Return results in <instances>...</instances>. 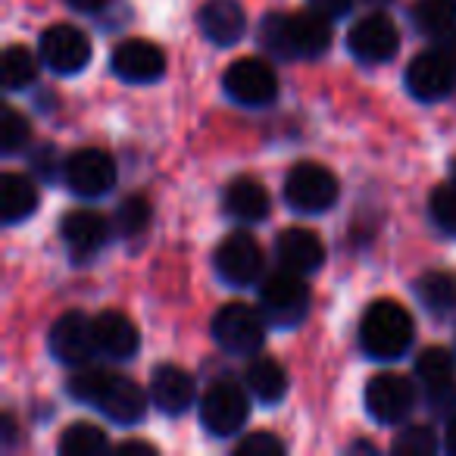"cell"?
I'll list each match as a JSON object with an SVG mask.
<instances>
[{
	"instance_id": "cell-1",
	"label": "cell",
	"mask_w": 456,
	"mask_h": 456,
	"mask_svg": "<svg viewBox=\"0 0 456 456\" xmlns=\"http://www.w3.org/2000/svg\"><path fill=\"white\" fill-rule=\"evenodd\" d=\"M331 20L316 10L306 13H266L260 22V45L281 60H316L331 47Z\"/></svg>"
},
{
	"instance_id": "cell-2",
	"label": "cell",
	"mask_w": 456,
	"mask_h": 456,
	"mask_svg": "<svg viewBox=\"0 0 456 456\" xmlns=\"http://www.w3.org/2000/svg\"><path fill=\"white\" fill-rule=\"evenodd\" d=\"M412 338H416V322L397 300L385 297L366 306L360 319V347L366 356L381 362L400 360L410 350Z\"/></svg>"
},
{
	"instance_id": "cell-3",
	"label": "cell",
	"mask_w": 456,
	"mask_h": 456,
	"mask_svg": "<svg viewBox=\"0 0 456 456\" xmlns=\"http://www.w3.org/2000/svg\"><path fill=\"white\" fill-rule=\"evenodd\" d=\"M306 275L281 266L279 273L266 275L260 285V310L275 329H294L310 313V285Z\"/></svg>"
},
{
	"instance_id": "cell-4",
	"label": "cell",
	"mask_w": 456,
	"mask_h": 456,
	"mask_svg": "<svg viewBox=\"0 0 456 456\" xmlns=\"http://www.w3.org/2000/svg\"><path fill=\"white\" fill-rule=\"evenodd\" d=\"M266 313L250 304H225L213 316V341L232 356H250L266 341Z\"/></svg>"
},
{
	"instance_id": "cell-5",
	"label": "cell",
	"mask_w": 456,
	"mask_h": 456,
	"mask_svg": "<svg viewBox=\"0 0 456 456\" xmlns=\"http://www.w3.org/2000/svg\"><path fill=\"white\" fill-rule=\"evenodd\" d=\"M250 400L238 381H213L200 397V422L213 437H232L248 425Z\"/></svg>"
},
{
	"instance_id": "cell-6",
	"label": "cell",
	"mask_w": 456,
	"mask_h": 456,
	"mask_svg": "<svg viewBox=\"0 0 456 456\" xmlns=\"http://www.w3.org/2000/svg\"><path fill=\"white\" fill-rule=\"evenodd\" d=\"M341 184L335 172L319 163H297L285 178V200L297 213H325L338 203Z\"/></svg>"
},
{
	"instance_id": "cell-7",
	"label": "cell",
	"mask_w": 456,
	"mask_h": 456,
	"mask_svg": "<svg viewBox=\"0 0 456 456\" xmlns=\"http://www.w3.org/2000/svg\"><path fill=\"white\" fill-rule=\"evenodd\" d=\"M222 85H225V94L241 107H269L279 97V76L260 57L235 60L222 76Z\"/></svg>"
},
{
	"instance_id": "cell-8",
	"label": "cell",
	"mask_w": 456,
	"mask_h": 456,
	"mask_svg": "<svg viewBox=\"0 0 456 456\" xmlns=\"http://www.w3.org/2000/svg\"><path fill=\"white\" fill-rule=\"evenodd\" d=\"M456 88V57L450 51H422L406 66V91L422 103H437Z\"/></svg>"
},
{
	"instance_id": "cell-9",
	"label": "cell",
	"mask_w": 456,
	"mask_h": 456,
	"mask_svg": "<svg viewBox=\"0 0 456 456\" xmlns=\"http://www.w3.org/2000/svg\"><path fill=\"white\" fill-rule=\"evenodd\" d=\"M366 412L381 425H400L416 406V385L406 375L381 372L366 381Z\"/></svg>"
},
{
	"instance_id": "cell-10",
	"label": "cell",
	"mask_w": 456,
	"mask_h": 456,
	"mask_svg": "<svg viewBox=\"0 0 456 456\" xmlns=\"http://www.w3.org/2000/svg\"><path fill=\"white\" fill-rule=\"evenodd\" d=\"M213 266L225 285L248 288L263 275V250L250 232H232V235L216 248Z\"/></svg>"
},
{
	"instance_id": "cell-11",
	"label": "cell",
	"mask_w": 456,
	"mask_h": 456,
	"mask_svg": "<svg viewBox=\"0 0 456 456\" xmlns=\"http://www.w3.org/2000/svg\"><path fill=\"white\" fill-rule=\"evenodd\" d=\"M38 57L57 76H76L91 63V38L78 26H51L45 28L38 45Z\"/></svg>"
},
{
	"instance_id": "cell-12",
	"label": "cell",
	"mask_w": 456,
	"mask_h": 456,
	"mask_svg": "<svg viewBox=\"0 0 456 456\" xmlns=\"http://www.w3.org/2000/svg\"><path fill=\"white\" fill-rule=\"evenodd\" d=\"M63 178H66V184H69L72 194L94 200V197H103L107 191H113L116 163L107 151H101V147H82V151L66 157Z\"/></svg>"
},
{
	"instance_id": "cell-13",
	"label": "cell",
	"mask_w": 456,
	"mask_h": 456,
	"mask_svg": "<svg viewBox=\"0 0 456 456\" xmlns=\"http://www.w3.org/2000/svg\"><path fill=\"white\" fill-rule=\"evenodd\" d=\"M47 347L63 366H88L97 354L94 344V319L85 313H63L47 331Z\"/></svg>"
},
{
	"instance_id": "cell-14",
	"label": "cell",
	"mask_w": 456,
	"mask_h": 456,
	"mask_svg": "<svg viewBox=\"0 0 456 456\" xmlns=\"http://www.w3.org/2000/svg\"><path fill=\"white\" fill-rule=\"evenodd\" d=\"M347 51L354 53L360 63H387L394 60V53L400 51V28L391 16L372 13L362 16L347 35Z\"/></svg>"
},
{
	"instance_id": "cell-15",
	"label": "cell",
	"mask_w": 456,
	"mask_h": 456,
	"mask_svg": "<svg viewBox=\"0 0 456 456\" xmlns=\"http://www.w3.org/2000/svg\"><path fill=\"white\" fill-rule=\"evenodd\" d=\"M416 379L437 412L456 410V356L447 347H425L416 360Z\"/></svg>"
},
{
	"instance_id": "cell-16",
	"label": "cell",
	"mask_w": 456,
	"mask_h": 456,
	"mask_svg": "<svg viewBox=\"0 0 456 456\" xmlns=\"http://www.w3.org/2000/svg\"><path fill=\"white\" fill-rule=\"evenodd\" d=\"M110 69H113L116 78H122L128 85H151L157 78H163L166 57L153 41L128 38L122 45H116L113 57H110Z\"/></svg>"
},
{
	"instance_id": "cell-17",
	"label": "cell",
	"mask_w": 456,
	"mask_h": 456,
	"mask_svg": "<svg viewBox=\"0 0 456 456\" xmlns=\"http://www.w3.org/2000/svg\"><path fill=\"white\" fill-rule=\"evenodd\" d=\"M94 410H101L116 425H134L147 412V391L126 375L107 372L101 394L94 400Z\"/></svg>"
},
{
	"instance_id": "cell-18",
	"label": "cell",
	"mask_w": 456,
	"mask_h": 456,
	"mask_svg": "<svg viewBox=\"0 0 456 456\" xmlns=\"http://www.w3.org/2000/svg\"><path fill=\"white\" fill-rule=\"evenodd\" d=\"M60 238H63L66 250L76 260H88V256H94L107 244L110 222L97 209H72L60 222Z\"/></svg>"
},
{
	"instance_id": "cell-19",
	"label": "cell",
	"mask_w": 456,
	"mask_h": 456,
	"mask_svg": "<svg viewBox=\"0 0 456 456\" xmlns=\"http://www.w3.org/2000/svg\"><path fill=\"white\" fill-rule=\"evenodd\" d=\"M197 397L194 379L188 369L175 366V362H159L151 372V400L159 412L166 416H182Z\"/></svg>"
},
{
	"instance_id": "cell-20",
	"label": "cell",
	"mask_w": 456,
	"mask_h": 456,
	"mask_svg": "<svg viewBox=\"0 0 456 456\" xmlns=\"http://www.w3.org/2000/svg\"><path fill=\"white\" fill-rule=\"evenodd\" d=\"M203 38L216 47H232L248 35V16L238 0H207L197 13Z\"/></svg>"
},
{
	"instance_id": "cell-21",
	"label": "cell",
	"mask_w": 456,
	"mask_h": 456,
	"mask_svg": "<svg viewBox=\"0 0 456 456\" xmlns=\"http://www.w3.org/2000/svg\"><path fill=\"white\" fill-rule=\"evenodd\" d=\"M275 256L285 269H294L300 275H313L325 266V244L310 228H285L275 241Z\"/></svg>"
},
{
	"instance_id": "cell-22",
	"label": "cell",
	"mask_w": 456,
	"mask_h": 456,
	"mask_svg": "<svg viewBox=\"0 0 456 456\" xmlns=\"http://www.w3.org/2000/svg\"><path fill=\"white\" fill-rule=\"evenodd\" d=\"M94 344L101 356H107V360H113V362H122L138 354L141 335L126 313L103 310L101 316H94Z\"/></svg>"
},
{
	"instance_id": "cell-23",
	"label": "cell",
	"mask_w": 456,
	"mask_h": 456,
	"mask_svg": "<svg viewBox=\"0 0 456 456\" xmlns=\"http://www.w3.org/2000/svg\"><path fill=\"white\" fill-rule=\"evenodd\" d=\"M273 209V197L256 178H235L225 191V213L238 222H263Z\"/></svg>"
},
{
	"instance_id": "cell-24",
	"label": "cell",
	"mask_w": 456,
	"mask_h": 456,
	"mask_svg": "<svg viewBox=\"0 0 456 456\" xmlns=\"http://www.w3.org/2000/svg\"><path fill=\"white\" fill-rule=\"evenodd\" d=\"M38 209V188L28 175L7 172L0 178V219L4 225H20Z\"/></svg>"
},
{
	"instance_id": "cell-25",
	"label": "cell",
	"mask_w": 456,
	"mask_h": 456,
	"mask_svg": "<svg viewBox=\"0 0 456 456\" xmlns=\"http://www.w3.org/2000/svg\"><path fill=\"white\" fill-rule=\"evenodd\" d=\"M244 381H248V391L254 394L260 403H279L288 394V372L273 356H256V360H250L248 372H244Z\"/></svg>"
},
{
	"instance_id": "cell-26",
	"label": "cell",
	"mask_w": 456,
	"mask_h": 456,
	"mask_svg": "<svg viewBox=\"0 0 456 456\" xmlns=\"http://www.w3.org/2000/svg\"><path fill=\"white\" fill-rule=\"evenodd\" d=\"M412 26L428 38H450L456 32V0H416Z\"/></svg>"
},
{
	"instance_id": "cell-27",
	"label": "cell",
	"mask_w": 456,
	"mask_h": 456,
	"mask_svg": "<svg viewBox=\"0 0 456 456\" xmlns=\"http://www.w3.org/2000/svg\"><path fill=\"white\" fill-rule=\"evenodd\" d=\"M416 294L435 316H447V313L456 310V275L441 273V269L425 273L416 281Z\"/></svg>"
},
{
	"instance_id": "cell-28",
	"label": "cell",
	"mask_w": 456,
	"mask_h": 456,
	"mask_svg": "<svg viewBox=\"0 0 456 456\" xmlns=\"http://www.w3.org/2000/svg\"><path fill=\"white\" fill-rule=\"evenodd\" d=\"M0 72H4V88L7 91H26L28 85H35V78H38V57H35L28 47L10 45L7 51H4Z\"/></svg>"
},
{
	"instance_id": "cell-29",
	"label": "cell",
	"mask_w": 456,
	"mask_h": 456,
	"mask_svg": "<svg viewBox=\"0 0 456 456\" xmlns=\"http://www.w3.org/2000/svg\"><path fill=\"white\" fill-rule=\"evenodd\" d=\"M107 447H110L107 431H101L91 422H72L57 441V450L63 456H97Z\"/></svg>"
},
{
	"instance_id": "cell-30",
	"label": "cell",
	"mask_w": 456,
	"mask_h": 456,
	"mask_svg": "<svg viewBox=\"0 0 456 456\" xmlns=\"http://www.w3.org/2000/svg\"><path fill=\"white\" fill-rule=\"evenodd\" d=\"M151 219H153L151 200L141 197V194H132L116 207L113 232L119 238H138V235H144V228L151 225Z\"/></svg>"
},
{
	"instance_id": "cell-31",
	"label": "cell",
	"mask_w": 456,
	"mask_h": 456,
	"mask_svg": "<svg viewBox=\"0 0 456 456\" xmlns=\"http://www.w3.org/2000/svg\"><path fill=\"white\" fill-rule=\"evenodd\" d=\"M28 138H32V126L16 107L0 110V153L4 157H13V153L26 151Z\"/></svg>"
},
{
	"instance_id": "cell-32",
	"label": "cell",
	"mask_w": 456,
	"mask_h": 456,
	"mask_svg": "<svg viewBox=\"0 0 456 456\" xmlns=\"http://www.w3.org/2000/svg\"><path fill=\"white\" fill-rule=\"evenodd\" d=\"M428 216L441 232L456 235V184H437L428 197Z\"/></svg>"
},
{
	"instance_id": "cell-33",
	"label": "cell",
	"mask_w": 456,
	"mask_h": 456,
	"mask_svg": "<svg viewBox=\"0 0 456 456\" xmlns=\"http://www.w3.org/2000/svg\"><path fill=\"white\" fill-rule=\"evenodd\" d=\"M391 450L403 456H428L437 450V441H435V435H431V428H425V425H410V428L394 437Z\"/></svg>"
},
{
	"instance_id": "cell-34",
	"label": "cell",
	"mask_w": 456,
	"mask_h": 456,
	"mask_svg": "<svg viewBox=\"0 0 456 456\" xmlns=\"http://www.w3.org/2000/svg\"><path fill=\"white\" fill-rule=\"evenodd\" d=\"M238 456H281L285 453V444L273 435V431H250L241 441L235 444Z\"/></svg>"
},
{
	"instance_id": "cell-35",
	"label": "cell",
	"mask_w": 456,
	"mask_h": 456,
	"mask_svg": "<svg viewBox=\"0 0 456 456\" xmlns=\"http://www.w3.org/2000/svg\"><path fill=\"white\" fill-rule=\"evenodd\" d=\"M32 169H35V175H41L45 182L57 178V151L47 144L38 147V151L32 153Z\"/></svg>"
},
{
	"instance_id": "cell-36",
	"label": "cell",
	"mask_w": 456,
	"mask_h": 456,
	"mask_svg": "<svg viewBox=\"0 0 456 456\" xmlns=\"http://www.w3.org/2000/svg\"><path fill=\"white\" fill-rule=\"evenodd\" d=\"M310 10L322 13L325 20H344V16L354 10V0H306Z\"/></svg>"
},
{
	"instance_id": "cell-37",
	"label": "cell",
	"mask_w": 456,
	"mask_h": 456,
	"mask_svg": "<svg viewBox=\"0 0 456 456\" xmlns=\"http://www.w3.org/2000/svg\"><path fill=\"white\" fill-rule=\"evenodd\" d=\"M72 10H78V13H97V10H103L110 4V0H66Z\"/></svg>"
},
{
	"instance_id": "cell-38",
	"label": "cell",
	"mask_w": 456,
	"mask_h": 456,
	"mask_svg": "<svg viewBox=\"0 0 456 456\" xmlns=\"http://www.w3.org/2000/svg\"><path fill=\"white\" fill-rule=\"evenodd\" d=\"M119 453H157V447H153V444H147V441H122L119 447Z\"/></svg>"
},
{
	"instance_id": "cell-39",
	"label": "cell",
	"mask_w": 456,
	"mask_h": 456,
	"mask_svg": "<svg viewBox=\"0 0 456 456\" xmlns=\"http://www.w3.org/2000/svg\"><path fill=\"white\" fill-rule=\"evenodd\" d=\"M444 447H447L450 453H456V412L447 419V431H444Z\"/></svg>"
},
{
	"instance_id": "cell-40",
	"label": "cell",
	"mask_w": 456,
	"mask_h": 456,
	"mask_svg": "<svg viewBox=\"0 0 456 456\" xmlns=\"http://www.w3.org/2000/svg\"><path fill=\"white\" fill-rule=\"evenodd\" d=\"M453 182H456V159H453Z\"/></svg>"
}]
</instances>
